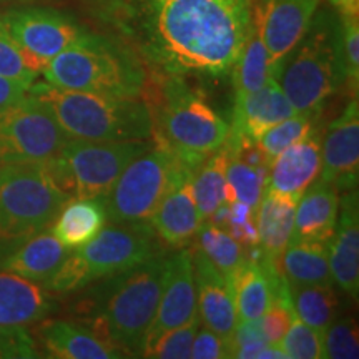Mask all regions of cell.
I'll return each instance as SVG.
<instances>
[{"label":"cell","instance_id":"cell-6","mask_svg":"<svg viewBox=\"0 0 359 359\" xmlns=\"http://www.w3.org/2000/svg\"><path fill=\"white\" fill-rule=\"evenodd\" d=\"M161 97L160 109L151 114L156 142L196 170L224 145L230 127L183 77H167Z\"/></svg>","mask_w":359,"mask_h":359},{"label":"cell","instance_id":"cell-42","mask_svg":"<svg viewBox=\"0 0 359 359\" xmlns=\"http://www.w3.org/2000/svg\"><path fill=\"white\" fill-rule=\"evenodd\" d=\"M29 93V87L15 80L0 77V110L7 109L24 98Z\"/></svg>","mask_w":359,"mask_h":359},{"label":"cell","instance_id":"cell-20","mask_svg":"<svg viewBox=\"0 0 359 359\" xmlns=\"http://www.w3.org/2000/svg\"><path fill=\"white\" fill-rule=\"evenodd\" d=\"M294 114L293 105L273 77L262 88L236 95L230 137H245L257 142L263 132Z\"/></svg>","mask_w":359,"mask_h":359},{"label":"cell","instance_id":"cell-19","mask_svg":"<svg viewBox=\"0 0 359 359\" xmlns=\"http://www.w3.org/2000/svg\"><path fill=\"white\" fill-rule=\"evenodd\" d=\"M331 280L341 291L358 298L359 291V208L358 191L339 198L336 230L327 245Z\"/></svg>","mask_w":359,"mask_h":359},{"label":"cell","instance_id":"cell-26","mask_svg":"<svg viewBox=\"0 0 359 359\" xmlns=\"http://www.w3.org/2000/svg\"><path fill=\"white\" fill-rule=\"evenodd\" d=\"M298 200L276 191H264L255 222L258 231V250L263 262L276 268L278 258L290 243L294 228V210ZM278 269V268H276Z\"/></svg>","mask_w":359,"mask_h":359},{"label":"cell","instance_id":"cell-8","mask_svg":"<svg viewBox=\"0 0 359 359\" xmlns=\"http://www.w3.org/2000/svg\"><path fill=\"white\" fill-rule=\"evenodd\" d=\"M338 19L314 15L306 35L283 62L278 83L296 114L318 115L325 102L343 85L336 48Z\"/></svg>","mask_w":359,"mask_h":359},{"label":"cell","instance_id":"cell-14","mask_svg":"<svg viewBox=\"0 0 359 359\" xmlns=\"http://www.w3.org/2000/svg\"><path fill=\"white\" fill-rule=\"evenodd\" d=\"M321 182L338 193L354 191L359 175V102L351 97L346 109L327 127L321 140Z\"/></svg>","mask_w":359,"mask_h":359},{"label":"cell","instance_id":"cell-21","mask_svg":"<svg viewBox=\"0 0 359 359\" xmlns=\"http://www.w3.org/2000/svg\"><path fill=\"white\" fill-rule=\"evenodd\" d=\"M53 309L55 299L42 285L0 271V330L35 325Z\"/></svg>","mask_w":359,"mask_h":359},{"label":"cell","instance_id":"cell-31","mask_svg":"<svg viewBox=\"0 0 359 359\" xmlns=\"http://www.w3.org/2000/svg\"><path fill=\"white\" fill-rule=\"evenodd\" d=\"M230 74L236 95L255 92L262 88L269 79L275 77L268 52L255 24Z\"/></svg>","mask_w":359,"mask_h":359},{"label":"cell","instance_id":"cell-7","mask_svg":"<svg viewBox=\"0 0 359 359\" xmlns=\"http://www.w3.org/2000/svg\"><path fill=\"white\" fill-rule=\"evenodd\" d=\"M69 200L43 163L0 167V257L48 230Z\"/></svg>","mask_w":359,"mask_h":359},{"label":"cell","instance_id":"cell-37","mask_svg":"<svg viewBox=\"0 0 359 359\" xmlns=\"http://www.w3.org/2000/svg\"><path fill=\"white\" fill-rule=\"evenodd\" d=\"M278 346L288 359H320L323 358V334L299 320L293 314V320Z\"/></svg>","mask_w":359,"mask_h":359},{"label":"cell","instance_id":"cell-40","mask_svg":"<svg viewBox=\"0 0 359 359\" xmlns=\"http://www.w3.org/2000/svg\"><path fill=\"white\" fill-rule=\"evenodd\" d=\"M243 248H257L258 231L255 222V210L241 201H230L226 206V217L222 224Z\"/></svg>","mask_w":359,"mask_h":359},{"label":"cell","instance_id":"cell-24","mask_svg":"<svg viewBox=\"0 0 359 359\" xmlns=\"http://www.w3.org/2000/svg\"><path fill=\"white\" fill-rule=\"evenodd\" d=\"M69 253L70 250L62 245L52 231L45 230L2 255L0 271L12 273L43 286L55 275Z\"/></svg>","mask_w":359,"mask_h":359},{"label":"cell","instance_id":"cell-10","mask_svg":"<svg viewBox=\"0 0 359 359\" xmlns=\"http://www.w3.org/2000/svg\"><path fill=\"white\" fill-rule=\"evenodd\" d=\"M182 167L188 165L160 142H155V147H148L130 161L105 196L107 222L111 224L150 222Z\"/></svg>","mask_w":359,"mask_h":359},{"label":"cell","instance_id":"cell-3","mask_svg":"<svg viewBox=\"0 0 359 359\" xmlns=\"http://www.w3.org/2000/svg\"><path fill=\"white\" fill-rule=\"evenodd\" d=\"M168 257L148 258L128 271L107 280L97 294L95 331L127 356H142L158 308Z\"/></svg>","mask_w":359,"mask_h":359},{"label":"cell","instance_id":"cell-1","mask_svg":"<svg viewBox=\"0 0 359 359\" xmlns=\"http://www.w3.org/2000/svg\"><path fill=\"white\" fill-rule=\"evenodd\" d=\"M140 45L167 77L223 79L253 27V0H140Z\"/></svg>","mask_w":359,"mask_h":359},{"label":"cell","instance_id":"cell-36","mask_svg":"<svg viewBox=\"0 0 359 359\" xmlns=\"http://www.w3.org/2000/svg\"><path fill=\"white\" fill-rule=\"evenodd\" d=\"M201 325L200 313H196L190 321L183 326L173 327L167 333L160 334L154 343L143 349V358L158 359H187L191 358V346L196 331Z\"/></svg>","mask_w":359,"mask_h":359},{"label":"cell","instance_id":"cell-43","mask_svg":"<svg viewBox=\"0 0 359 359\" xmlns=\"http://www.w3.org/2000/svg\"><path fill=\"white\" fill-rule=\"evenodd\" d=\"M341 19H359V0H330Z\"/></svg>","mask_w":359,"mask_h":359},{"label":"cell","instance_id":"cell-25","mask_svg":"<svg viewBox=\"0 0 359 359\" xmlns=\"http://www.w3.org/2000/svg\"><path fill=\"white\" fill-rule=\"evenodd\" d=\"M339 215V193L330 183L313 182L299 196L294 210L296 240L330 243Z\"/></svg>","mask_w":359,"mask_h":359},{"label":"cell","instance_id":"cell-32","mask_svg":"<svg viewBox=\"0 0 359 359\" xmlns=\"http://www.w3.org/2000/svg\"><path fill=\"white\" fill-rule=\"evenodd\" d=\"M196 236H198V248L215 264V268L230 281L233 273L246 259L243 246L224 228L217 226L212 222H203Z\"/></svg>","mask_w":359,"mask_h":359},{"label":"cell","instance_id":"cell-41","mask_svg":"<svg viewBox=\"0 0 359 359\" xmlns=\"http://www.w3.org/2000/svg\"><path fill=\"white\" fill-rule=\"evenodd\" d=\"M233 356V348L228 341L210 327H198L191 346V358L195 359H224Z\"/></svg>","mask_w":359,"mask_h":359},{"label":"cell","instance_id":"cell-38","mask_svg":"<svg viewBox=\"0 0 359 359\" xmlns=\"http://www.w3.org/2000/svg\"><path fill=\"white\" fill-rule=\"evenodd\" d=\"M323 358L358 359V325L353 318L334 320L323 333Z\"/></svg>","mask_w":359,"mask_h":359},{"label":"cell","instance_id":"cell-5","mask_svg":"<svg viewBox=\"0 0 359 359\" xmlns=\"http://www.w3.org/2000/svg\"><path fill=\"white\" fill-rule=\"evenodd\" d=\"M158 253L160 240L150 223L103 226L87 245L70 250L43 288L57 294L74 293L95 281L128 271Z\"/></svg>","mask_w":359,"mask_h":359},{"label":"cell","instance_id":"cell-2","mask_svg":"<svg viewBox=\"0 0 359 359\" xmlns=\"http://www.w3.org/2000/svg\"><path fill=\"white\" fill-rule=\"evenodd\" d=\"M47 105L70 140L147 142L154 137L151 109L140 97H110L32 83L29 88Z\"/></svg>","mask_w":359,"mask_h":359},{"label":"cell","instance_id":"cell-16","mask_svg":"<svg viewBox=\"0 0 359 359\" xmlns=\"http://www.w3.org/2000/svg\"><path fill=\"white\" fill-rule=\"evenodd\" d=\"M193 172L195 170L190 167L178 170L168 191L148 222L158 240L165 245L177 248L188 245L205 222L191 191Z\"/></svg>","mask_w":359,"mask_h":359},{"label":"cell","instance_id":"cell-11","mask_svg":"<svg viewBox=\"0 0 359 359\" xmlns=\"http://www.w3.org/2000/svg\"><path fill=\"white\" fill-rule=\"evenodd\" d=\"M69 140L47 105L32 93L0 110V167L43 163Z\"/></svg>","mask_w":359,"mask_h":359},{"label":"cell","instance_id":"cell-30","mask_svg":"<svg viewBox=\"0 0 359 359\" xmlns=\"http://www.w3.org/2000/svg\"><path fill=\"white\" fill-rule=\"evenodd\" d=\"M290 296L299 320L318 333H325L326 327L338 316L339 299L333 285L318 283L290 286Z\"/></svg>","mask_w":359,"mask_h":359},{"label":"cell","instance_id":"cell-23","mask_svg":"<svg viewBox=\"0 0 359 359\" xmlns=\"http://www.w3.org/2000/svg\"><path fill=\"white\" fill-rule=\"evenodd\" d=\"M280 271L262 258H248L233 273L230 285L238 323L258 321L273 303Z\"/></svg>","mask_w":359,"mask_h":359},{"label":"cell","instance_id":"cell-18","mask_svg":"<svg viewBox=\"0 0 359 359\" xmlns=\"http://www.w3.org/2000/svg\"><path fill=\"white\" fill-rule=\"evenodd\" d=\"M321 132L314 127L303 140L283 150L269 161L266 188L299 200L321 172Z\"/></svg>","mask_w":359,"mask_h":359},{"label":"cell","instance_id":"cell-39","mask_svg":"<svg viewBox=\"0 0 359 359\" xmlns=\"http://www.w3.org/2000/svg\"><path fill=\"white\" fill-rule=\"evenodd\" d=\"M0 77L20 82L30 88L39 75L27 67L24 57L17 47L6 25L0 20Z\"/></svg>","mask_w":359,"mask_h":359},{"label":"cell","instance_id":"cell-4","mask_svg":"<svg viewBox=\"0 0 359 359\" xmlns=\"http://www.w3.org/2000/svg\"><path fill=\"white\" fill-rule=\"evenodd\" d=\"M42 75L53 87L110 97H142L147 85L140 58L128 47L90 32L53 57Z\"/></svg>","mask_w":359,"mask_h":359},{"label":"cell","instance_id":"cell-15","mask_svg":"<svg viewBox=\"0 0 359 359\" xmlns=\"http://www.w3.org/2000/svg\"><path fill=\"white\" fill-rule=\"evenodd\" d=\"M196 313H198V303H196L193 253L183 248L173 257H168L167 276H165L155 320L148 330L145 348L160 334L185 325Z\"/></svg>","mask_w":359,"mask_h":359},{"label":"cell","instance_id":"cell-28","mask_svg":"<svg viewBox=\"0 0 359 359\" xmlns=\"http://www.w3.org/2000/svg\"><path fill=\"white\" fill-rule=\"evenodd\" d=\"M327 245L330 243L291 238L278 258V271L285 276L290 286L318 285V283L333 285Z\"/></svg>","mask_w":359,"mask_h":359},{"label":"cell","instance_id":"cell-12","mask_svg":"<svg viewBox=\"0 0 359 359\" xmlns=\"http://www.w3.org/2000/svg\"><path fill=\"white\" fill-rule=\"evenodd\" d=\"M27 67L40 75L48 62L87 32L65 13L52 8H17L0 15Z\"/></svg>","mask_w":359,"mask_h":359},{"label":"cell","instance_id":"cell-9","mask_svg":"<svg viewBox=\"0 0 359 359\" xmlns=\"http://www.w3.org/2000/svg\"><path fill=\"white\" fill-rule=\"evenodd\" d=\"M148 147V142L69 140L43 165L70 200L97 198L109 195L120 173Z\"/></svg>","mask_w":359,"mask_h":359},{"label":"cell","instance_id":"cell-17","mask_svg":"<svg viewBox=\"0 0 359 359\" xmlns=\"http://www.w3.org/2000/svg\"><path fill=\"white\" fill-rule=\"evenodd\" d=\"M193 268L200 320L233 348V333L238 318L230 281L215 268L200 248L193 253Z\"/></svg>","mask_w":359,"mask_h":359},{"label":"cell","instance_id":"cell-13","mask_svg":"<svg viewBox=\"0 0 359 359\" xmlns=\"http://www.w3.org/2000/svg\"><path fill=\"white\" fill-rule=\"evenodd\" d=\"M320 0H253V24L268 52L275 79L285 58L306 35Z\"/></svg>","mask_w":359,"mask_h":359},{"label":"cell","instance_id":"cell-34","mask_svg":"<svg viewBox=\"0 0 359 359\" xmlns=\"http://www.w3.org/2000/svg\"><path fill=\"white\" fill-rule=\"evenodd\" d=\"M314 116L316 115L313 114H294L281 120L280 123L273 125L271 128L259 135L257 138L258 147L271 161L283 150H286L296 142L303 140L311 132L314 128Z\"/></svg>","mask_w":359,"mask_h":359},{"label":"cell","instance_id":"cell-35","mask_svg":"<svg viewBox=\"0 0 359 359\" xmlns=\"http://www.w3.org/2000/svg\"><path fill=\"white\" fill-rule=\"evenodd\" d=\"M336 48L343 85L351 97H358L359 90V19H341L336 29Z\"/></svg>","mask_w":359,"mask_h":359},{"label":"cell","instance_id":"cell-27","mask_svg":"<svg viewBox=\"0 0 359 359\" xmlns=\"http://www.w3.org/2000/svg\"><path fill=\"white\" fill-rule=\"evenodd\" d=\"M105 224V196L69 200L52 223L50 231L62 245L75 250L93 240Z\"/></svg>","mask_w":359,"mask_h":359},{"label":"cell","instance_id":"cell-33","mask_svg":"<svg viewBox=\"0 0 359 359\" xmlns=\"http://www.w3.org/2000/svg\"><path fill=\"white\" fill-rule=\"evenodd\" d=\"M264 188H266V175L230 154L226 165V203L241 201L257 212L264 195Z\"/></svg>","mask_w":359,"mask_h":359},{"label":"cell","instance_id":"cell-29","mask_svg":"<svg viewBox=\"0 0 359 359\" xmlns=\"http://www.w3.org/2000/svg\"><path fill=\"white\" fill-rule=\"evenodd\" d=\"M228 148L223 145L193 172L191 191L203 219H210L219 206L226 203Z\"/></svg>","mask_w":359,"mask_h":359},{"label":"cell","instance_id":"cell-22","mask_svg":"<svg viewBox=\"0 0 359 359\" xmlns=\"http://www.w3.org/2000/svg\"><path fill=\"white\" fill-rule=\"evenodd\" d=\"M40 341L50 358L58 359H118L125 354L92 327L74 321L52 320L39 330Z\"/></svg>","mask_w":359,"mask_h":359}]
</instances>
